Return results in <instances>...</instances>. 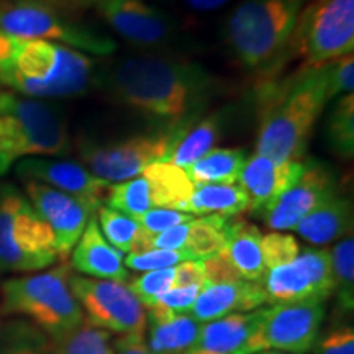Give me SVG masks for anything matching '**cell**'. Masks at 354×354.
Returning <instances> with one entry per match:
<instances>
[{
	"mask_svg": "<svg viewBox=\"0 0 354 354\" xmlns=\"http://www.w3.org/2000/svg\"><path fill=\"white\" fill-rule=\"evenodd\" d=\"M95 87L161 130L183 133L225 91L221 79L198 63L149 53L123 57L97 71Z\"/></svg>",
	"mask_w": 354,
	"mask_h": 354,
	"instance_id": "6da1fadb",
	"label": "cell"
},
{
	"mask_svg": "<svg viewBox=\"0 0 354 354\" xmlns=\"http://www.w3.org/2000/svg\"><path fill=\"white\" fill-rule=\"evenodd\" d=\"M326 64L300 68L261 88L256 154L271 161H300L310 135L328 104Z\"/></svg>",
	"mask_w": 354,
	"mask_h": 354,
	"instance_id": "7a4b0ae2",
	"label": "cell"
},
{
	"mask_svg": "<svg viewBox=\"0 0 354 354\" xmlns=\"http://www.w3.org/2000/svg\"><path fill=\"white\" fill-rule=\"evenodd\" d=\"M95 61L81 51L0 30V86L33 99H64L95 87Z\"/></svg>",
	"mask_w": 354,
	"mask_h": 354,
	"instance_id": "3957f363",
	"label": "cell"
},
{
	"mask_svg": "<svg viewBox=\"0 0 354 354\" xmlns=\"http://www.w3.org/2000/svg\"><path fill=\"white\" fill-rule=\"evenodd\" d=\"M307 0H240L225 24V41L234 63L250 73H268L281 63L299 13Z\"/></svg>",
	"mask_w": 354,
	"mask_h": 354,
	"instance_id": "277c9868",
	"label": "cell"
},
{
	"mask_svg": "<svg viewBox=\"0 0 354 354\" xmlns=\"http://www.w3.org/2000/svg\"><path fill=\"white\" fill-rule=\"evenodd\" d=\"M66 115L55 104L15 92H0V177L17 162L35 156H68Z\"/></svg>",
	"mask_w": 354,
	"mask_h": 354,
	"instance_id": "5b68a950",
	"label": "cell"
},
{
	"mask_svg": "<svg viewBox=\"0 0 354 354\" xmlns=\"http://www.w3.org/2000/svg\"><path fill=\"white\" fill-rule=\"evenodd\" d=\"M71 266L61 263L44 271L7 279L2 284L0 313L24 318L53 342L63 338L86 322L71 290Z\"/></svg>",
	"mask_w": 354,
	"mask_h": 354,
	"instance_id": "8992f818",
	"label": "cell"
},
{
	"mask_svg": "<svg viewBox=\"0 0 354 354\" xmlns=\"http://www.w3.org/2000/svg\"><path fill=\"white\" fill-rule=\"evenodd\" d=\"M76 12L63 0H2L0 30L15 37L63 44L84 55H113L117 43L79 20Z\"/></svg>",
	"mask_w": 354,
	"mask_h": 354,
	"instance_id": "52a82bcc",
	"label": "cell"
},
{
	"mask_svg": "<svg viewBox=\"0 0 354 354\" xmlns=\"http://www.w3.org/2000/svg\"><path fill=\"white\" fill-rule=\"evenodd\" d=\"M57 259L55 236L25 194L0 184V271L39 272Z\"/></svg>",
	"mask_w": 354,
	"mask_h": 354,
	"instance_id": "ba28073f",
	"label": "cell"
},
{
	"mask_svg": "<svg viewBox=\"0 0 354 354\" xmlns=\"http://www.w3.org/2000/svg\"><path fill=\"white\" fill-rule=\"evenodd\" d=\"M289 50L304 68H322L354 51V0H307Z\"/></svg>",
	"mask_w": 354,
	"mask_h": 354,
	"instance_id": "9c48e42d",
	"label": "cell"
},
{
	"mask_svg": "<svg viewBox=\"0 0 354 354\" xmlns=\"http://www.w3.org/2000/svg\"><path fill=\"white\" fill-rule=\"evenodd\" d=\"M176 138L177 133L159 130L112 143H81L79 159L95 177L120 184L138 177L153 162L167 161Z\"/></svg>",
	"mask_w": 354,
	"mask_h": 354,
	"instance_id": "30bf717a",
	"label": "cell"
},
{
	"mask_svg": "<svg viewBox=\"0 0 354 354\" xmlns=\"http://www.w3.org/2000/svg\"><path fill=\"white\" fill-rule=\"evenodd\" d=\"M84 8L94 10L133 46L162 51L183 41L177 21L145 0H79V10Z\"/></svg>",
	"mask_w": 354,
	"mask_h": 354,
	"instance_id": "8fae6325",
	"label": "cell"
},
{
	"mask_svg": "<svg viewBox=\"0 0 354 354\" xmlns=\"http://www.w3.org/2000/svg\"><path fill=\"white\" fill-rule=\"evenodd\" d=\"M69 286L88 325L118 336L145 335L146 312L127 284L73 274Z\"/></svg>",
	"mask_w": 354,
	"mask_h": 354,
	"instance_id": "7c38bea8",
	"label": "cell"
},
{
	"mask_svg": "<svg viewBox=\"0 0 354 354\" xmlns=\"http://www.w3.org/2000/svg\"><path fill=\"white\" fill-rule=\"evenodd\" d=\"M263 286L268 304L326 302L333 295V276L328 248H305L289 264L266 271Z\"/></svg>",
	"mask_w": 354,
	"mask_h": 354,
	"instance_id": "4fadbf2b",
	"label": "cell"
},
{
	"mask_svg": "<svg viewBox=\"0 0 354 354\" xmlns=\"http://www.w3.org/2000/svg\"><path fill=\"white\" fill-rule=\"evenodd\" d=\"M339 192L338 172L326 162L310 158L302 174L289 189L258 214L272 232L294 230L299 221Z\"/></svg>",
	"mask_w": 354,
	"mask_h": 354,
	"instance_id": "5bb4252c",
	"label": "cell"
},
{
	"mask_svg": "<svg viewBox=\"0 0 354 354\" xmlns=\"http://www.w3.org/2000/svg\"><path fill=\"white\" fill-rule=\"evenodd\" d=\"M325 313V302L318 300L261 307V342L264 351L290 354L312 351Z\"/></svg>",
	"mask_w": 354,
	"mask_h": 354,
	"instance_id": "9a60e30c",
	"label": "cell"
},
{
	"mask_svg": "<svg viewBox=\"0 0 354 354\" xmlns=\"http://www.w3.org/2000/svg\"><path fill=\"white\" fill-rule=\"evenodd\" d=\"M21 183L25 185L26 198L44 223L50 227L55 236L57 258L64 263L86 230L88 220L97 215V209L38 180H21Z\"/></svg>",
	"mask_w": 354,
	"mask_h": 354,
	"instance_id": "2e32d148",
	"label": "cell"
},
{
	"mask_svg": "<svg viewBox=\"0 0 354 354\" xmlns=\"http://www.w3.org/2000/svg\"><path fill=\"white\" fill-rule=\"evenodd\" d=\"M21 180H38L79 198L99 210L110 190L109 183L95 177L77 162L48 158H26L15 165Z\"/></svg>",
	"mask_w": 354,
	"mask_h": 354,
	"instance_id": "e0dca14e",
	"label": "cell"
},
{
	"mask_svg": "<svg viewBox=\"0 0 354 354\" xmlns=\"http://www.w3.org/2000/svg\"><path fill=\"white\" fill-rule=\"evenodd\" d=\"M192 351L214 354H256L264 351L261 342V308L203 323Z\"/></svg>",
	"mask_w": 354,
	"mask_h": 354,
	"instance_id": "ac0fdd59",
	"label": "cell"
},
{
	"mask_svg": "<svg viewBox=\"0 0 354 354\" xmlns=\"http://www.w3.org/2000/svg\"><path fill=\"white\" fill-rule=\"evenodd\" d=\"M304 165L305 161L302 159L276 162L259 154L248 158L236 180L250 201L248 212L258 215L261 210L271 205L299 179L304 171Z\"/></svg>",
	"mask_w": 354,
	"mask_h": 354,
	"instance_id": "d6986e66",
	"label": "cell"
},
{
	"mask_svg": "<svg viewBox=\"0 0 354 354\" xmlns=\"http://www.w3.org/2000/svg\"><path fill=\"white\" fill-rule=\"evenodd\" d=\"M266 304L268 297L259 282H221L202 287L189 315L203 325L232 313L253 312Z\"/></svg>",
	"mask_w": 354,
	"mask_h": 354,
	"instance_id": "ffe728a7",
	"label": "cell"
},
{
	"mask_svg": "<svg viewBox=\"0 0 354 354\" xmlns=\"http://www.w3.org/2000/svg\"><path fill=\"white\" fill-rule=\"evenodd\" d=\"M123 254L110 245L102 234L97 216L88 220L86 230L71 251V268H74L84 277L102 279L125 284L128 281L127 266Z\"/></svg>",
	"mask_w": 354,
	"mask_h": 354,
	"instance_id": "44dd1931",
	"label": "cell"
},
{
	"mask_svg": "<svg viewBox=\"0 0 354 354\" xmlns=\"http://www.w3.org/2000/svg\"><path fill=\"white\" fill-rule=\"evenodd\" d=\"M294 232L315 246L330 245L333 241L343 240L348 234H353L351 198L346 194L338 192L305 216L302 221H299Z\"/></svg>",
	"mask_w": 354,
	"mask_h": 354,
	"instance_id": "7402d4cb",
	"label": "cell"
},
{
	"mask_svg": "<svg viewBox=\"0 0 354 354\" xmlns=\"http://www.w3.org/2000/svg\"><path fill=\"white\" fill-rule=\"evenodd\" d=\"M230 112L232 110L228 109L212 112L190 125L187 130L179 133L167 162L185 171L202 156H205L210 149L215 148V145L221 140L225 130L228 128Z\"/></svg>",
	"mask_w": 354,
	"mask_h": 354,
	"instance_id": "603a6c76",
	"label": "cell"
},
{
	"mask_svg": "<svg viewBox=\"0 0 354 354\" xmlns=\"http://www.w3.org/2000/svg\"><path fill=\"white\" fill-rule=\"evenodd\" d=\"M263 233L251 221L233 216L230 221L223 253L243 281L259 282L266 274L261 251Z\"/></svg>",
	"mask_w": 354,
	"mask_h": 354,
	"instance_id": "cb8c5ba5",
	"label": "cell"
},
{
	"mask_svg": "<svg viewBox=\"0 0 354 354\" xmlns=\"http://www.w3.org/2000/svg\"><path fill=\"white\" fill-rule=\"evenodd\" d=\"M141 176L148 180L153 209L184 212L185 203L194 192V184L187 172L167 161H158L146 167Z\"/></svg>",
	"mask_w": 354,
	"mask_h": 354,
	"instance_id": "d4e9b609",
	"label": "cell"
},
{
	"mask_svg": "<svg viewBox=\"0 0 354 354\" xmlns=\"http://www.w3.org/2000/svg\"><path fill=\"white\" fill-rule=\"evenodd\" d=\"M248 209L250 201L238 184H202L194 185L184 212L194 216H238Z\"/></svg>",
	"mask_w": 354,
	"mask_h": 354,
	"instance_id": "484cf974",
	"label": "cell"
},
{
	"mask_svg": "<svg viewBox=\"0 0 354 354\" xmlns=\"http://www.w3.org/2000/svg\"><path fill=\"white\" fill-rule=\"evenodd\" d=\"M201 326L189 313L162 323H146V346L153 354H187L197 342Z\"/></svg>",
	"mask_w": 354,
	"mask_h": 354,
	"instance_id": "4316f807",
	"label": "cell"
},
{
	"mask_svg": "<svg viewBox=\"0 0 354 354\" xmlns=\"http://www.w3.org/2000/svg\"><path fill=\"white\" fill-rule=\"evenodd\" d=\"M246 159V151L241 148H214L185 172L194 185L236 184Z\"/></svg>",
	"mask_w": 354,
	"mask_h": 354,
	"instance_id": "83f0119b",
	"label": "cell"
},
{
	"mask_svg": "<svg viewBox=\"0 0 354 354\" xmlns=\"http://www.w3.org/2000/svg\"><path fill=\"white\" fill-rule=\"evenodd\" d=\"M233 216L203 215L196 216L189 225L187 240L183 251L189 261H203L220 253L227 243L230 221Z\"/></svg>",
	"mask_w": 354,
	"mask_h": 354,
	"instance_id": "f1b7e54d",
	"label": "cell"
},
{
	"mask_svg": "<svg viewBox=\"0 0 354 354\" xmlns=\"http://www.w3.org/2000/svg\"><path fill=\"white\" fill-rule=\"evenodd\" d=\"M325 136L331 153L344 161L354 156V95L338 97L325 123Z\"/></svg>",
	"mask_w": 354,
	"mask_h": 354,
	"instance_id": "f546056e",
	"label": "cell"
},
{
	"mask_svg": "<svg viewBox=\"0 0 354 354\" xmlns=\"http://www.w3.org/2000/svg\"><path fill=\"white\" fill-rule=\"evenodd\" d=\"M333 294L338 307L344 313H353L354 308V238L348 234L330 250Z\"/></svg>",
	"mask_w": 354,
	"mask_h": 354,
	"instance_id": "4dcf8cb0",
	"label": "cell"
},
{
	"mask_svg": "<svg viewBox=\"0 0 354 354\" xmlns=\"http://www.w3.org/2000/svg\"><path fill=\"white\" fill-rule=\"evenodd\" d=\"M50 346L51 339L24 318L0 325V354H50Z\"/></svg>",
	"mask_w": 354,
	"mask_h": 354,
	"instance_id": "1f68e13d",
	"label": "cell"
},
{
	"mask_svg": "<svg viewBox=\"0 0 354 354\" xmlns=\"http://www.w3.org/2000/svg\"><path fill=\"white\" fill-rule=\"evenodd\" d=\"M50 354H113L112 335L84 322L63 338L51 339Z\"/></svg>",
	"mask_w": 354,
	"mask_h": 354,
	"instance_id": "d6a6232c",
	"label": "cell"
},
{
	"mask_svg": "<svg viewBox=\"0 0 354 354\" xmlns=\"http://www.w3.org/2000/svg\"><path fill=\"white\" fill-rule=\"evenodd\" d=\"M95 216L105 240L122 254L130 253L141 232L140 221L107 205H102Z\"/></svg>",
	"mask_w": 354,
	"mask_h": 354,
	"instance_id": "836d02e7",
	"label": "cell"
},
{
	"mask_svg": "<svg viewBox=\"0 0 354 354\" xmlns=\"http://www.w3.org/2000/svg\"><path fill=\"white\" fill-rule=\"evenodd\" d=\"M174 268L149 271L131 279L130 284H128V289L138 299V302L143 305V308L151 307L162 294H166L167 290H171L174 287Z\"/></svg>",
	"mask_w": 354,
	"mask_h": 354,
	"instance_id": "e575fe53",
	"label": "cell"
},
{
	"mask_svg": "<svg viewBox=\"0 0 354 354\" xmlns=\"http://www.w3.org/2000/svg\"><path fill=\"white\" fill-rule=\"evenodd\" d=\"M300 250L302 248H300L299 241L295 240L294 234L282 232H271L268 234H263L261 251H263L266 271L279 268V266L289 264L290 261L297 258Z\"/></svg>",
	"mask_w": 354,
	"mask_h": 354,
	"instance_id": "d590c367",
	"label": "cell"
},
{
	"mask_svg": "<svg viewBox=\"0 0 354 354\" xmlns=\"http://www.w3.org/2000/svg\"><path fill=\"white\" fill-rule=\"evenodd\" d=\"M125 261L127 268L138 272L159 271V269L174 268V266L189 261L183 250L167 251V250H149L140 254H127Z\"/></svg>",
	"mask_w": 354,
	"mask_h": 354,
	"instance_id": "8d00e7d4",
	"label": "cell"
},
{
	"mask_svg": "<svg viewBox=\"0 0 354 354\" xmlns=\"http://www.w3.org/2000/svg\"><path fill=\"white\" fill-rule=\"evenodd\" d=\"M326 81H328V99L353 94L354 91V56L348 55L326 64Z\"/></svg>",
	"mask_w": 354,
	"mask_h": 354,
	"instance_id": "74e56055",
	"label": "cell"
},
{
	"mask_svg": "<svg viewBox=\"0 0 354 354\" xmlns=\"http://www.w3.org/2000/svg\"><path fill=\"white\" fill-rule=\"evenodd\" d=\"M313 354H354V330L351 325L330 328L318 336L313 344Z\"/></svg>",
	"mask_w": 354,
	"mask_h": 354,
	"instance_id": "f35d334b",
	"label": "cell"
},
{
	"mask_svg": "<svg viewBox=\"0 0 354 354\" xmlns=\"http://www.w3.org/2000/svg\"><path fill=\"white\" fill-rule=\"evenodd\" d=\"M196 216L185 214V212L180 210H171V209H151L141 216L138 220L141 228L149 234H158L166 232V230L174 228L177 225L189 223Z\"/></svg>",
	"mask_w": 354,
	"mask_h": 354,
	"instance_id": "ab89813d",
	"label": "cell"
},
{
	"mask_svg": "<svg viewBox=\"0 0 354 354\" xmlns=\"http://www.w3.org/2000/svg\"><path fill=\"white\" fill-rule=\"evenodd\" d=\"M202 287L198 286H190V287H177V289L167 290L166 294H162L156 302L158 307H161L165 312L169 315H185L190 312L194 302H196L198 292ZM153 304V305H154Z\"/></svg>",
	"mask_w": 354,
	"mask_h": 354,
	"instance_id": "60d3db41",
	"label": "cell"
},
{
	"mask_svg": "<svg viewBox=\"0 0 354 354\" xmlns=\"http://www.w3.org/2000/svg\"><path fill=\"white\" fill-rule=\"evenodd\" d=\"M203 266V274H205V286L210 284H221V282H234V281H243L238 276V272L234 271V268L230 263L227 254L223 253V250L220 253L212 256L202 261Z\"/></svg>",
	"mask_w": 354,
	"mask_h": 354,
	"instance_id": "b9f144b4",
	"label": "cell"
},
{
	"mask_svg": "<svg viewBox=\"0 0 354 354\" xmlns=\"http://www.w3.org/2000/svg\"><path fill=\"white\" fill-rule=\"evenodd\" d=\"M174 287H190V286H205V274H203L202 261H184L176 266Z\"/></svg>",
	"mask_w": 354,
	"mask_h": 354,
	"instance_id": "7bdbcfd3",
	"label": "cell"
},
{
	"mask_svg": "<svg viewBox=\"0 0 354 354\" xmlns=\"http://www.w3.org/2000/svg\"><path fill=\"white\" fill-rule=\"evenodd\" d=\"M113 354H153L146 346L145 335L118 336L113 342Z\"/></svg>",
	"mask_w": 354,
	"mask_h": 354,
	"instance_id": "ee69618b",
	"label": "cell"
},
{
	"mask_svg": "<svg viewBox=\"0 0 354 354\" xmlns=\"http://www.w3.org/2000/svg\"><path fill=\"white\" fill-rule=\"evenodd\" d=\"M184 3H187L190 8L201 12H212L216 10V8L223 7L228 0H183Z\"/></svg>",
	"mask_w": 354,
	"mask_h": 354,
	"instance_id": "f6af8a7d",
	"label": "cell"
},
{
	"mask_svg": "<svg viewBox=\"0 0 354 354\" xmlns=\"http://www.w3.org/2000/svg\"><path fill=\"white\" fill-rule=\"evenodd\" d=\"M63 2L68 3L71 8H74V10H79V0H63Z\"/></svg>",
	"mask_w": 354,
	"mask_h": 354,
	"instance_id": "bcb514c9",
	"label": "cell"
},
{
	"mask_svg": "<svg viewBox=\"0 0 354 354\" xmlns=\"http://www.w3.org/2000/svg\"><path fill=\"white\" fill-rule=\"evenodd\" d=\"M256 354H286V353H277V351H261V353H256Z\"/></svg>",
	"mask_w": 354,
	"mask_h": 354,
	"instance_id": "7dc6e473",
	"label": "cell"
},
{
	"mask_svg": "<svg viewBox=\"0 0 354 354\" xmlns=\"http://www.w3.org/2000/svg\"><path fill=\"white\" fill-rule=\"evenodd\" d=\"M187 354H214V353H205V351H190Z\"/></svg>",
	"mask_w": 354,
	"mask_h": 354,
	"instance_id": "c3c4849f",
	"label": "cell"
},
{
	"mask_svg": "<svg viewBox=\"0 0 354 354\" xmlns=\"http://www.w3.org/2000/svg\"><path fill=\"white\" fill-rule=\"evenodd\" d=\"M0 2H2V0H0Z\"/></svg>",
	"mask_w": 354,
	"mask_h": 354,
	"instance_id": "681fc988",
	"label": "cell"
}]
</instances>
